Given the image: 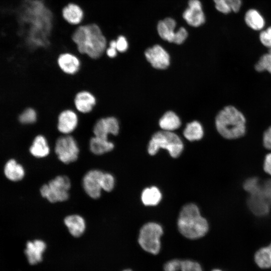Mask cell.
Instances as JSON below:
<instances>
[{"label":"cell","instance_id":"obj_21","mask_svg":"<svg viewBox=\"0 0 271 271\" xmlns=\"http://www.w3.org/2000/svg\"><path fill=\"white\" fill-rule=\"evenodd\" d=\"M89 149L96 155H102L112 151L114 148L113 142L108 139L93 136L89 140Z\"/></svg>","mask_w":271,"mask_h":271},{"label":"cell","instance_id":"obj_27","mask_svg":"<svg viewBox=\"0 0 271 271\" xmlns=\"http://www.w3.org/2000/svg\"><path fill=\"white\" fill-rule=\"evenodd\" d=\"M216 9L220 12L227 14L231 12H237L240 9L241 0H213Z\"/></svg>","mask_w":271,"mask_h":271},{"label":"cell","instance_id":"obj_34","mask_svg":"<svg viewBox=\"0 0 271 271\" xmlns=\"http://www.w3.org/2000/svg\"><path fill=\"white\" fill-rule=\"evenodd\" d=\"M115 39L116 48L118 52L124 53L126 52L128 47V43L126 38L122 35H119Z\"/></svg>","mask_w":271,"mask_h":271},{"label":"cell","instance_id":"obj_1","mask_svg":"<svg viewBox=\"0 0 271 271\" xmlns=\"http://www.w3.org/2000/svg\"><path fill=\"white\" fill-rule=\"evenodd\" d=\"M71 39L79 54L93 60L99 59L105 54L108 42L100 27L95 23L76 27Z\"/></svg>","mask_w":271,"mask_h":271},{"label":"cell","instance_id":"obj_10","mask_svg":"<svg viewBox=\"0 0 271 271\" xmlns=\"http://www.w3.org/2000/svg\"><path fill=\"white\" fill-rule=\"evenodd\" d=\"M103 172L92 169L87 172L82 179V186L85 193L91 198L96 199L101 195V178Z\"/></svg>","mask_w":271,"mask_h":271},{"label":"cell","instance_id":"obj_36","mask_svg":"<svg viewBox=\"0 0 271 271\" xmlns=\"http://www.w3.org/2000/svg\"><path fill=\"white\" fill-rule=\"evenodd\" d=\"M182 260L173 259L166 262L163 266L164 271H179L180 270Z\"/></svg>","mask_w":271,"mask_h":271},{"label":"cell","instance_id":"obj_17","mask_svg":"<svg viewBox=\"0 0 271 271\" xmlns=\"http://www.w3.org/2000/svg\"><path fill=\"white\" fill-rule=\"evenodd\" d=\"M270 203L262 194L261 189L258 193L250 194L247 201L251 211L258 216H263L268 213Z\"/></svg>","mask_w":271,"mask_h":271},{"label":"cell","instance_id":"obj_35","mask_svg":"<svg viewBox=\"0 0 271 271\" xmlns=\"http://www.w3.org/2000/svg\"><path fill=\"white\" fill-rule=\"evenodd\" d=\"M117 54L115 39H112L108 40V45L105 52V55L109 59H113L117 56Z\"/></svg>","mask_w":271,"mask_h":271},{"label":"cell","instance_id":"obj_42","mask_svg":"<svg viewBox=\"0 0 271 271\" xmlns=\"http://www.w3.org/2000/svg\"><path fill=\"white\" fill-rule=\"evenodd\" d=\"M123 271H132L131 269H124Z\"/></svg>","mask_w":271,"mask_h":271},{"label":"cell","instance_id":"obj_24","mask_svg":"<svg viewBox=\"0 0 271 271\" xmlns=\"http://www.w3.org/2000/svg\"><path fill=\"white\" fill-rule=\"evenodd\" d=\"M141 198L144 205L154 206L157 205L161 201L162 194L158 188L152 187L144 190Z\"/></svg>","mask_w":271,"mask_h":271},{"label":"cell","instance_id":"obj_26","mask_svg":"<svg viewBox=\"0 0 271 271\" xmlns=\"http://www.w3.org/2000/svg\"><path fill=\"white\" fill-rule=\"evenodd\" d=\"M255 262L261 268L271 267V243L259 249L255 254Z\"/></svg>","mask_w":271,"mask_h":271},{"label":"cell","instance_id":"obj_9","mask_svg":"<svg viewBox=\"0 0 271 271\" xmlns=\"http://www.w3.org/2000/svg\"><path fill=\"white\" fill-rule=\"evenodd\" d=\"M79 122V116L77 111L70 108H66L59 113L56 128L62 135L71 134L78 127Z\"/></svg>","mask_w":271,"mask_h":271},{"label":"cell","instance_id":"obj_33","mask_svg":"<svg viewBox=\"0 0 271 271\" xmlns=\"http://www.w3.org/2000/svg\"><path fill=\"white\" fill-rule=\"evenodd\" d=\"M181 271H203L201 265L197 261L190 260H182Z\"/></svg>","mask_w":271,"mask_h":271},{"label":"cell","instance_id":"obj_8","mask_svg":"<svg viewBox=\"0 0 271 271\" xmlns=\"http://www.w3.org/2000/svg\"><path fill=\"white\" fill-rule=\"evenodd\" d=\"M176 21L172 18H167L159 22L157 25V31L160 37L170 43L181 44L188 36L187 30L181 27L175 32Z\"/></svg>","mask_w":271,"mask_h":271},{"label":"cell","instance_id":"obj_40","mask_svg":"<svg viewBox=\"0 0 271 271\" xmlns=\"http://www.w3.org/2000/svg\"><path fill=\"white\" fill-rule=\"evenodd\" d=\"M263 169L266 173L271 175V153L266 155L264 158Z\"/></svg>","mask_w":271,"mask_h":271},{"label":"cell","instance_id":"obj_28","mask_svg":"<svg viewBox=\"0 0 271 271\" xmlns=\"http://www.w3.org/2000/svg\"><path fill=\"white\" fill-rule=\"evenodd\" d=\"M183 134L190 141L199 140L203 136V130L200 123L197 121H194L187 124Z\"/></svg>","mask_w":271,"mask_h":271},{"label":"cell","instance_id":"obj_22","mask_svg":"<svg viewBox=\"0 0 271 271\" xmlns=\"http://www.w3.org/2000/svg\"><path fill=\"white\" fill-rule=\"evenodd\" d=\"M6 177L12 181L22 180L25 176V170L23 166L17 163L14 159L9 160L4 168Z\"/></svg>","mask_w":271,"mask_h":271},{"label":"cell","instance_id":"obj_30","mask_svg":"<svg viewBox=\"0 0 271 271\" xmlns=\"http://www.w3.org/2000/svg\"><path fill=\"white\" fill-rule=\"evenodd\" d=\"M255 69L258 72L267 71L271 74V53L263 55L255 64Z\"/></svg>","mask_w":271,"mask_h":271},{"label":"cell","instance_id":"obj_7","mask_svg":"<svg viewBox=\"0 0 271 271\" xmlns=\"http://www.w3.org/2000/svg\"><path fill=\"white\" fill-rule=\"evenodd\" d=\"M54 150L58 159L66 164L76 161L79 154L78 144L71 134L59 137L55 142Z\"/></svg>","mask_w":271,"mask_h":271},{"label":"cell","instance_id":"obj_38","mask_svg":"<svg viewBox=\"0 0 271 271\" xmlns=\"http://www.w3.org/2000/svg\"><path fill=\"white\" fill-rule=\"evenodd\" d=\"M261 193L271 203V179L267 180L261 185Z\"/></svg>","mask_w":271,"mask_h":271},{"label":"cell","instance_id":"obj_29","mask_svg":"<svg viewBox=\"0 0 271 271\" xmlns=\"http://www.w3.org/2000/svg\"><path fill=\"white\" fill-rule=\"evenodd\" d=\"M37 113L36 110L32 107L26 108L19 115V120L24 124L34 123L37 120Z\"/></svg>","mask_w":271,"mask_h":271},{"label":"cell","instance_id":"obj_13","mask_svg":"<svg viewBox=\"0 0 271 271\" xmlns=\"http://www.w3.org/2000/svg\"><path fill=\"white\" fill-rule=\"evenodd\" d=\"M61 16L63 20L68 25L77 27L83 23L85 13L79 5L70 2L62 8Z\"/></svg>","mask_w":271,"mask_h":271},{"label":"cell","instance_id":"obj_23","mask_svg":"<svg viewBox=\"0 0 271 271\" xmlns=\"http://www.w3.org/2000/svg\"><path fill=\"white\" fill-rule=\"evenodd\" d=\"M160 126L164 130L171 131L181 125L179 117L172 111L166 112L159 121Z\"/></svg>","mask_w":271,"mask_h":271},{"label":"cell","instance_id":"obj_20","mask_svg":"<svg viewBox=\"0 0 271 271\" xmlns=\"http://www.w3.org/2000/svg\"><path fill=\"white\" fill-rule=\"evenodd\" d=\"M29 150L31 155L36 158L47 157L50 153V148L47 138L42 134L36 136Z\"/></svg>","mask_w":271,"mask_h":271},{"label":"cell","instance_id":"obj_25","mask_svg":"<svg viewBox=\"0 0 271 271\" xmlns=\"http://www.w3.org/2000/svg\"><path fill=\"white\" fill-rule=\"evenodd\" d=\"M245 21L248 26L254 30H261L265 24L262 16L254 9L249 10L246 13Z\"/></svg>","mask_w":271,"mask_h":271},{"label":"cell","instance_id":"obj_12","mask_svg":"<svg viewBox=\"0 0 271 271\" xmlns=\"http://www.w3.org/2000/svg\"><path fill=\"white\" fill-rule=\"evenodd\" d=\"M60 70L67 75H74L80 70L81 62L78 56L73 52L65 51L60 53L56 59Z\"/></svg>","mask_w":271,"mask_h":271},{"label":"cell","instance_id":"obj_6","mask_svg":"<svg viewBox=\"0 0 271 271\" xmlns=\"http://www.w3.org/2000/svg\"><path fill=\"white\" fill-rule=\"evenodd\" d=\"M163 233L162 227L154 222L145 224L141 229L138 242L143 249L154 255L161 249L160 238Z\"/></svg>","mask_w":271,"mask_h":271},{"label":"cell","instance_id":"obj_39","mask_svg":"<svg viewBox=\"0 0 271 271\" xmlns=\"http://www.w3.org/2000/svg\"><path fill=\"white\" fill-rule=\"evenodd\" d=\"M263 144L266 149L271 150V126L263 133Z\"/></svg>","mask_w":271,"mask_h":271},{"label":"cell","instance_id":"obj_43","mask_svg":"<svg viewBox=\"0 0 271 271\" xmlns=\"http://www.w3.org/2000/svg\"><path fill=\"white\" fill-rule=\"evenodd\" d=\"M269 53H271V48L269 49Z\"/></svg>","mask_w":271,"mask_h":271},{"label":"cell","instance_id":"obj_11","mask_svg":"<svg viewBox=\"0 0 271 271\" xmlns=\"http://www.w3.org/2000/svg\"><path fill=\"white\" fill-rule=\"evenodd\" d=\"M119 131L117 119L113 116H107L98 119L92 128L93 136L108 139L110 135L116 136Z\"/></svg>","mask_w":271,"mask_h":271},{"label":"cell","instance_id":"obj_32","mask_svg":"<svg viewBox=\"0 0 271 271\" xmlns=\"http://www.w3.org/2000/svg\"><path fill=\"white\" fill-rule=\"evenodd\" d=\"M115 179L113 176L109 173H103L101 178L102 189L106 192L111 191L114 187Z\"/></svg>","mask_w":271,"mask_h":271},{"label":"cell","instance_id":"obj_2","mask_svg":"<svg viewBox=\"0 0 271 271\" xmlns=\"http://www.w3.org/2000/svg\"><path fill=\"white\" fill-rule=\"evenodd\" d=\"M215 124L218 132L227 139L239 138L246 132L245 117L233 106H227L218 113Z\"/></svg>","mask_w":271,"mask_h":271},{"label":"cell","instance_id":"obj_5","mask_svg":"<svg viewBox=\"0 0 271 271\" xmlns=\"http://www.w3.org/2000/svg\"><path fill=\"white\" fill-rule=\"evenodd\" d=\"M71 187L69 178L66 176H58L43 185L40 189L42 196L51 203L66 201Z\"/></svg>","mask_w":271,"mask_h":271},{"label":"cell","instance_id":"obj_14","mask_svg":"<svg viewBox=\"0 0 271 271\" xmlns=\"http://www.w3.org/2000/svg\"><path fill=\"white\" fill-rule=\"evenodd\" d=\"M183 18L189 25L193 27L203 24L205 17L201 2L199 0H189L188 7L184 12Z\"/></svg>","mask_w":271,"mask_h":271},{"label":"cell","instance_id":"obj_4","mask_svg":"<svg viewBox=\"0 0 271 271\" xmlns=\"http://www.w3.org/2000/svg\"><path fill=\"white\" fill-rule=\"evenodd\" d=\"M161 148L167 150L173 158H177L183 151V144L176 134L170 131H160L152 136L148 146V153L154 155Z\"/></svg>","mask_w":271,"mask_h":271},{"label":"cell","instance_id":"obj_15","mask_svg":"<svg viewBox=\"0 0 271 271\" xmlns=\"http://www.w3.org/2000/svg\"><path fill=\"white\" fill-rule=\"evenodd\" d=\"M145 55L147 60L155 68L164 69L170 64L169 55L159 45H155L147 49Z\"/></svg>","mask_w":271,"mask_h":271},{"label":"cell","instance_id":"obj_37","mask_svg":"<svg viewBox=\"0 0 271 271\" xmlns=\"http://www.w3.org/2000/svg\"><path fill=\"white\" fill-rule=\"evenodd\" d=\"M259 39L264 46L271 48V27L260 34Z\"/></svg>","mask_w":271,"mask_h":271},{"label":"cell","instance_id":"obj_16","mask_svg":"<svg viewBox=\"0 0 271 271\" xmlns=\"http://www.w3.org/2000/svg\"><path fill=\"white\" fill-rule=\"evenodd\" d=\"M96 103L95 96L91 92L86 90L77 92L73 99V104L76 111L82 114L91 112Z\"/></svg>","mask_w":271,"mask_h":271},{"label":"cell","instance_id":"obj_31","mask_svg":"<svg viewBox=\"0 0 271 271\" xmlns=\"http://www.w3.org/2000/svg\"><path fill=\"white\" fill-rule=\"evenodd\" d=\"M244 189L250 194H253L260 191L261 185L258 179L256 177L250 178L243 184Z\"/></svg>","mask_w":271,"mask_h":271},{"label":"cell","instance_id":"obj_3","mask_svg":"<svg viewBox=\"0 0 271 271\" xmlns=\"http://www.w3.org/2000/svg\"><path fill=\"white\" fill-rule=\"evenodd\" d=\"M178 226L180 233L190 239L200 238L208 230L207 220L201 216L197 206L192 203L183 207L179 216Z\"/></svg>","mask_w":271,"mask_h":271},{"label":"cell","instance_id":"obj_41","mask_svg":"<svg viewBox=\"0 0 271 271\" xmlns=\"http://www.w3.org/2000/svg\"><path fill=\"white\" fill-rule=\"evenodd\" d=\"M212 271H222L219 269H214L213 270H212Z\"/></svg>","mask_w":271,"mask_h":271},{"label":"cell","instance_id":"obj_19","mask_svg":"<svg viewBox=\"0 0 271 271\" xmlns=\"http://www.w3.org/2000/svg\"><path fill=\"white\" fill-rule=\"evenodd\" d=\"M64 223L69 233L74 237H80L85 231V220L82 216L78 214L67 216L64 219Z\"/></svg>","mask_w":271,"mask_h":271},{"label":"cell","instance_id":"obj_18","mask_svg":"<svg viewBox=\"0 0 271 271\" xmlns=\"http://www.w3.org/2000/svg\"><path fill=\"white\" fill-rule=\"evenodd\" d=\"M46 248L45 242L40 239H36L27 243L25 253L29 263L35 264L42 260V255Z\"/></svg>","mask_w":271,"mask_h":271}]
</instances>
